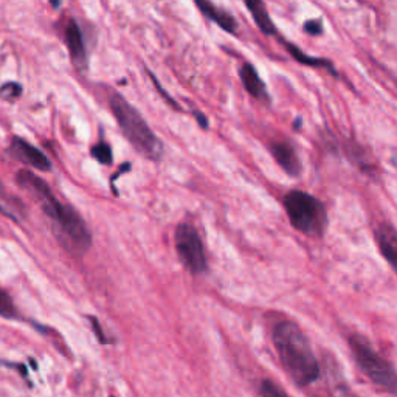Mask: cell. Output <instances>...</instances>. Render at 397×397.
<instances>
[{
	"label": "cell",
	"instance_id": "obj_1",
	"mask_svg": "<svg viewBox=\"0 0 397 397\" xmlns=\"http://www.w3.org/2000/svg\"><path fill=\"white\" fill-rule=\"evenodd\" d=\"M272 339L283 368L298 387H308L320 377L319 360L300 326L281 321L273 328Z\"/></svg>",
	"mask_w": 397,
	"mask_h": 397
},
{
	"label": "cell",
	"instance_id": "obj_2",
	"mask_svg": "<svg viewBox=\"0 0 397 397\" xmlns=\"http://www.w3.org/2000/svg\"><path fill=\"white\" fill-rule=\"evenodd\" d=\"M109 107L117 120L121 133L132 144V148L152 162L160 160L163 155V143L152 132L142 114L117 92L109 96Z\"/></svg>",
	"mask_w": 397,
	"mask_h": 397
},
{
	"label": "cell",
	"instance_id": "obj_3",
	"mask_svg": "<svg viewBox=\"0 0 397 397\" xmlns=\"http://www.w3.org/2000/svg\"><path fill=\"white\" fill-rule=\"evenodd\" d=\"M292 227L306 236H321L328 227V215L319 199L300 189L287 193L283 200Z\"/></svg>",
	"mask_w": 397,
	"mask_h": 397
},
{
	"label": "cell",
	"instance_id": "obj_4",
	"mask_svg": "<svg viewBox=\"0 0 397 397\" xmlns=\"http://www.w3.org/2000/svg\"><path fill=\"white\" fill-rule=\"evenodd\" d=\"M350 345L354 354V358L358 365V368L365 372V376L369 378L377 387L394 394L397 389V376L388 360L378 356L374 347L369 343L368 339L363 335L354 334L350 337Z\"/></svg>",
	"mask_w": 397,
	"mask_h": 397
},
{
	"label": "cell",
	"instance_id": "obj_5",
	"mask_svg": "<svg viewBox=\"0 0 397 397\" xmlns=\"http://www.w3.org/2000/svg\"><path fill=\"white\" fill-rule=\"evenodd\" d=\"M53 233L67 252L83 256L92 246V235L84 219L72 206L64 205L56 219L52 221Z\"/></svg>",
	"mask_w": 397,
	"mask_h": 397
},
{
	"label": "cell",
	"instance_id": "obj_6",
	"mask_svg": "<svg viewBox=\"0 0 397 397\" xmlns=\"http://www.w3.org/2000/svg\"><path fill=\"white\" fill-rule=\"evenodd\" d=\"M174 244L179 259L188 272L193 275H202L208 270L202 237L199 236V231L191 224L183 222L177 225Z\"/></svg>",
	"mask_w": 397,
	"mask_h": 397
},
{
	"label": "cell",
	"instance_id": "obj_7",
	"mask_svg": "<svg viewBox=\"0 0 397 397\" xmlns=\"http://www.w3.org/2000/svg\"><path fill=\"white\" fill-rule=\"evenodd\" d=\"M16 182L19 183L30 195H33V199L41 205L42 211H44L52 221L59 215L61 208H63V204L59 202L50 186H48L41 177L23 169L16 174Z\"/></svg>",
	"mask_w": 397,
	"mask_h": 397
},
{
	"label": "cell",
	"instance_id": "obj_8",
	"mask_svg": "<svg viewBox=\"0 0 397 397\" xmlns=\"http://www.w3.org/2000/svg\"><path fill=\"white\" fill-rule=\"evenodd\" d=\"M11 152L13 155L21 160L22 163L28 164L38 171H50L52 163L48 160L44 152H41L38 148L30 144L25 140H22L19 137H14L13 142H11Z\"/></svg>",
	"mask_w": 397,
	"mask_h": 397
},
{
	"label": "cell",
	"instance_id": "obj_9",
	"mask_svg": "<svg viewBox=\"0 0 397 397\" xmlns=\"http://www.w3.org/2000/svg\"><path fill=\"white\" fill-rule=\"evenodd\" d=\"M270 152L286 174H289L290 177L301 175L303 167L293 144H290L289 142H275L270 146Z\"/></svg>",
	"mask_w": 397,
	"mask_h": 397
},
{
	"label": "cell",
	"instance_id": "obj_10",
	"mask_svg": "<svg viewBox=\"0 0 397 397\" xmlns=\"http://www.w3.org/2000/svg\"><path fill=\"white\" fill-rule=\"evenodd\" d=\"M65 44L69 47V53L73 65L79 70H85L87 67V52H85L84 38L75 21H70L65 27Z\"/></svg>",
	"mask_w": 397,
	"mask_h": 397
},
{
	"label": "cell",
	"instance_id": "obj_11",
	"mask_svg": "<svg viewBox=\"0 0 397 397\" xmlns=\"http://www.w3.org/2000/svg\"><path fill=\"white\" fill-rule=\"evenodd\" d=\"M239 76H241L244 87H246V90L250 95L256 98V100H262V101L268 100V92L266 87V83L262 81L258 70L255 69L253 64H250V63L244 64L239 69Z\"/></svg>",
	"mask_w": 397,
	"mask_h": 397
},
{
	"label": "cell",
	"instance_id": "obj_12",
	"mask_svg": "<svg viewBox=\"0 0 397 397\" xmlns=\"http://www.w3.org/2000/svg\"><path fill=\"white\" fill-rule=\"evenodd\" d=\"M378 248L383 255V258L388 261V264L396 268L397 261V233L396 228L389 224H380V227L376 231Z\"/></svg>",
	"mask_w": 397,
	"mask_h": 397
},
{
	"label": "cell",
	"instance_id": "obj_13",
	"mask_svg": "<svg viewBox=\"0 0 397 397\" xmlns=\"http://www.w3.org/2000/svg\"><path fill=\"white\" fill-rule=\"evenodd\" d=\"M195 5H197V8L202 11L208 19L216 22L217 25L224 30V32H227V33L237 32V21L228 13L227 10L217 8L216 5H213L211 2H206V0H197Z\"/></svg>",
	"mask_w": 397,
	"mask_h": 397
},
{
	"label": "cell",
	"instance_id": "obj_14",
	"mask_svg": "<svg viewBox=\"0 0 397 397\" xmlns=\"http://www.w3.org/2000/svg\"><path fill=\"white\" fill-rule=\"evenodd\" d=\"M246 7L250 10L253 21L256 22V25H258L262 33L267 36L277 34V28H275V23L270 19V16H268V11L264 2H259V0H247Z\"/></svg>",
	"mask_w": 397,
	"mask_h": 397
},
{
	"label": "cell",
	"instance_id": "obj_15",
	"mask_svg": "<svg viewBox=\"0 0 397 397\" xmlns=\"http://www.w3.org/2000/svg\"><path fill=\"white\" fill-rule=\"evenodd\" d=\"M0 213L14 219V221H21L25 216V208H23L21 200L11 195L2 185V182H0Z\"/></svg>",
	"mask_w": 397,
	"mask_h": 397
},
{
	"label": "cell",
	"instance_id": "obj_16",
	"mask_svg": "<svg viewBox=\"0 0 397 397\" xmlns=\"http://www.w3.org/2000/svg\"><path fill=\"white\" fill-rule=\"evenodd\" d=\"M287 47H289L290 54L298 61V63L306 64V65H312V67H331V64H329L328 61H325V59H316V58H310V56H308V54H304V53L300 50V48H297L295 45L287 44Z\"/></svg>",
	"mask_w": 397,
	"mask_h": 397
},
{
	"label": "cell",
	"instance_id": "obj_17",
	"mask_svg": "<svg viewBox=\"0 0 397 397\" xmlns=\"http://www.w3.org/2000/svg\"><path fill=\"white\" fill-rule=\"evenodd\" d=\"M92 157H94L96 162H100L101 164H112V160H114L111 146H109L106 142L96 143L94 148H92Z\"/></svg>",
	"mask_w": 397,
	"mask_h": 397
},
{
	"label": "cell",
	"instance_id": "obj_18",
	"mask_svg": "<svg viewBox=\"0 0 397 397\" xmlns=\"http://www.w3.org/2000/svg\"><path fill=\"white\" fill-rule=\"evenodd\" d=\"M259 397H290L287 393H284L283 388H279L277 383L268 380H262L259 385Z\"/></svg>",
	"mask_w": 397,
	"mask_h": 397
},
{
	"label": "cell",
	"instance_id": "obj_19",
	"mask_svg": "<svg viewBox=\"0 0 397 397\" xmlns=\"http://www.w3.org/2000/svg\"><path fill=\"white\" fill-rule=\"evenodd\" d=\"M0 316H3V319H14L16 316L13 300H11L8 293L2 289H0Z\"/></svg>",
	"mask_w": 397,
	"mask_h": 397
},
{
	"label": "cell",
	"instance_id": "obj_20",
	"mask_svg": "<svg viewBox=\"0 0 397 397\" xmlns=\"http://www.w3.org/2000/svg\"><path fill=\"white\" fill-rule=\"evenodd\" d=\"M22 94V85L17 83H7L0 85V100L14 101Z\"/></svg>",
	"mask_w": 397,
	"mask_h": 397
},
{
	"label": "cell",
	"instance_id": "obj_21",
	"mask_svg": "<svg viewBox=\"0 0 397 397\" xmlns=\"http://www.w3.org/2000/svg\"><path fill=\"white\" fill-rule=\"evenodd\" d=\"M89 320L92 321V328H94V331H95V335H96V339L98 341H100L101 345H107V343H111V340H109L105 332H103V328L100 325V321H98L96 319H94V316H89Z\"/></svg>",
	"mask_w": 397,
	"mask_h": 397
},
{
	"label": "cell",
	"instance_id": "obj_22",
	"mask_svg": "<svg viewBox=\"0 0 397 397\" xmlns=\"http://www.w3.org/2000/svg\"><path fill=\"white\" fill-rule=\"evenodd\" d=\"M304 32L312 34V36H319L323 33V25L321 21H308L304 23Z\"/></svg>",
	"mask_w": 397,
	"mask_h": 397
},
{
	"label": "cell",
	"instance_id": "obj_23",
	"mask_svg": "<svg viewBox=\"0 0 397 397\" xmlns=\"http://www.w3.org/2000/svg\"><path fill=\"white\" fill-rule=\"evenodd\" d=\"M194 117H195V120H197V123L204 127V129H206V127H208V120H206V117H205L204 114L194 112Z\"/></svg>",
	"mask_w": 397,
	"mask_h": 397
}]
</instances>
